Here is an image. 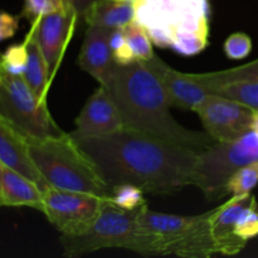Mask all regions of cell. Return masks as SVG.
Masks as SVG:
<instances>
[{"mask_svg":"<svg viewBox=\"0 0 258 258\" xmlns=\"http://www.w3.org/2000/svg\"><path fill=\"white\" fill-rule=\"evenodd\" d=\"M72 138L111 190L130 183L145 193L170 194L196 185L199 151L190 148L128 127L97 138Z\"/></svg>","mask_w":258,"mask_h":258,"instance_id":"cell-1","label":"cell"},{"mask_svg":"<svg viewBox=\"0 0 258 258\" xmlns=\"http://www.w3.org/2000/svg\"><path fill=\"white\" fill-rule=\"evenodd\" d=\"M105 86L116 103L125 127L165 139L171 143L203 151L216 143L207 133L189 130L170 112V101L159 78L144 64H113Z\"/></svg>","mask_w":258,"mask_h":258,"instance_id":"cell-2","label":"cell"},{"mask_svg":"<svg viewBox=\"0 0 258 258\" xmlns=\"http://www.w3.org/2000/svg\"><path fill=\"white\" fill-rule=\"evenodd\" d=\"M211 7L208 0H141L135 20L153 44L171 48L184 57L199 54L208 45Z\"/></svg>","mask_w":258,"mask_h":258,"instance_id":"cell-3","label":"cell"},{"mask_svg":"<svg viewBox=\"0 0 258 258\" xmlns=\"http://www.w3.org/2000/svg\"><path fill=\"white\" fill-rule=\"evenodd\" d=\"M211 214L212 211L199 216H175L153 212L148 206L144 207L128 251L144 256H213L217 252L209 227Z\"/></svg>","mask_w":258,"mask_h":258,"instance_id":"cell-4","label":"cell"},{"mask_svg":"<svg viewBox=\"0 0 258 258\" xmlns=\"http://www.w3.org/2000/svg\"><path fill=\"white\" fill-rule=\"evenodd\" d=\"M29 154L52 188L111 198V189L92 159L71 134L45 139H27Z\"/></svg>","mask_w":258,"mask_h":258,"instance_id":"cell-5","label":"cell"},{"mask_svg":"<svg viewBox=\"0 0 258 258\" xmlns=\"http://www.w3.org/2000/svg\"><path fill=\"white\" fill-rule=\"evenodd\" d=\"M0 115L25 139H45L64 134L52 117L47 100L38 97L22 76L4 71L0 82Z\"/></svg>","mask_w":258,"mask_h":258,"instance_id":"cell-6","label":"cell"},{"mask_svg":"<svg viewBox=\"0 0 258 258\" xmlns=\"http://www.w3.org/2000/svg\"><path fill=\"white\" fill-rule=\"evenodd\" d=\"M258 161V136L248 131L233 141H216L199 153L196 186L208 201H218L227 196L226 184L229 176L247 164Z\"/></svg>","mask_w":258,"mask_h":258,"instance_id":"cell-7","label":"cell"},{"mask_svg":"<svg viewBox=\"0 0 258 258\" xmlns=\"http://www.w3.org/2000/svg\"><path fill=\"white\" fill-rule=\"evenodd\" d=\"M144 207L126 211L107 199L96 221L85 233L60 234L63 254L76 257L105 248L128 249L135 238L139 216Z\"/></svg>","mask_w":258,"mask_h":258,"instance_id":"cell-8","label":"cell"},{"mask_svg":"<svg viewBox=\"0 0 258 258\" xmlns=\"http://www.w3.org/2000/svg\"><path fill=\"white\" fill-rule=\"evenodd\" d=\"M43 214L55 229L60 234L76 236L92 226L107 199L48 186L43 190Z\"/></svg>","mask_w":258,"mask_h":258,"instance_id":"cell-9","label":"cell"},{"mask_svg":"<svg viewBox=\"0 0 258 258\" xmlns=\"http://www.w3.org/2000/svg\"><path fill=\"white\" fill-rule=\"evenodd\" d=\"M194 112L216 141H233L252 130L254 110L222 96L209 95Z\"/></svg>","mask_w":258,"mask_h":258,"instance_id":"cell-10","label":"cell"},{"mask_svg":"<svg viewBox=\"0 0 258 258\" xmlns=\"http://www.w3.org/2000/svg\"><path fill=\"white\" fill-rule=\"evenodd\" d=\"M80 15L75 8L67 4L62 9L44 15L30 24V32L34 35L49 70L50 81L54 78L62 62L68 42L72 38Z\"/></svg>","mask_w":258,"mask_h":258,"instance_id":"cell-11","label":"cell"},{"mask_svg":"<svg viewBox=\"0 0 258 258\" xmlns=\"http://www.w3.org/2000/svg\"><path fill=\"white\" fill-rule=\"evenodd\" d=\"M144 64L159 78L171 107L196 111V108L211 95L208 88L193 77V73H183L174 70L156 54L150 59L144 60Z\"/></svg>","mask_w":258,"mask_h":258,"instance_id":"cell-12","label":"cell"},{"mask_svg":"<svg viewBox=\"0 0 258 258\" xmlns=\"http://www.w3.org/2000/svg\"><path fill=\"white\" fill-rule=\"evenodd\" d=\"M75 122L77 128L71 134L81 138L105 136L125 127L117 106L102 85L88 97Z\"/></svg>","mask_w":258,"mask_h":258,"instance_id":"cell-13","label":"cell"},{"mask_svg":"<svg viewBox=\"0 0 258 258\" xmlns=\"http://www.w3.org/2000/svg\"><path fill=\"white\" fill-rule=\"evenodd\" d=\"M257 204L251 193L246 196H232L231 199L212 211L209 227L217 253L237 254L246 246V242L236 236V223L244 209Z\"/></svg>","mask_w":258,"mask_h":258,"instance_id":"cell-14","label":"cell"},{"mask_svg":"<svg viewBox=\"0 0 258 258\" xmlns=\"http://www.w3.org/2000/svg\"><path fill=\"white\" fill-rule=\"evenodd\" d=\"M0 161L3 165L29 178L42 190L49 186L30 158L27 139L19 131L15 130L2 115H0Z\"/></svg>","mask_w":258,"mask_h":258,"instance_id":"cell-15","label":"cell"},{"mask_svg":"<svg viewBox=\"0 0 258 258\" xmlns=\"http://www.w3.org/2000/svg\"><path fill=\"white\" fill-rule=\"evenodd\" d=\"M111 32L112 30L98 25H88L78 55L81 70L92 76L98 83L103 82L115 64L110 45Z\"/></svg>","mask_w":258,"mask_h":258,"instance_id":"cell-16","label":"cell"},{"mask_svg":"<svg viewBox=\"0 0 258 258\" xmlns=\"http://www.w3.org/2000/svg\"><path fill=\"white\" fill-rule=\"evenodd\" d=\"M2 180L4 207H29L43 213V190L34 181L5 165Z\"/></svg>","mask_w":258,"mask_h":258,"instance_id":"cell-17","label":"cell"},{"mask_svg":"<svg viewBox=\"0 0 258 258\" xmlns=\"http://www.w3.org/2000/svg\"><path fill=\"white\" fill-rule=\"evenodd\" d=\"M136 18V5L116 0H97L86 12L82 19L88 25H98L106 29L123 28Z\"/></svg>","mask_w":258,"mask_h":258,"instance_id":"cell-18","label":"cell"},{"mask_svg":"<svg viewBox=\"0 0 258 258\" xmlns=\"http://www.w3.org/2000/svg\"><path fill=\"white\" fill-rule=\"evenodd\" d=\"M28 44V62L22 77L29 86L30 90L42 100H47L48 87L50 85V76L45 58L35 40L33 33L28 32L25 37Z\"/></svg>","mask_w":258,"mask_h":258,"instance_id":"cell-19","label":"cell"},{"mask_svg":"<svg viewBox=\"0 0 258 258\" xmlns=\"http://www.w3.org/2000/svg\"><path fill=\"white\" fill-rule=\"evenodd\" d=\"M193 77L204 87L208 88V91L213 87H219L228 83L243 82V81L258 82V59L231 70L209 73H193Z\"/></svg>","mask_w":258,"mask_h":258,"instance_id":"cell-20","label":"cell"},{"mask_svg":"<svg viewBox=\"0 0 258 258\" xmlns=\"http://www.w3.org/2000/svg\"><path fill=\"white\" fill-rule=\"evenodd\" d=\"M209 93L236 101L254 111L258 110V82L243 81V82L228 83V85L211 88Z\"/></svg>","mask_w":258,"mask_h":258,"instance_id":"cell-21","label":"cell"},{"mask_svg":"<svg viewBox=\"0 0 258 258\" xmlns=\"http://www.w3.org/2000/svg\"><path fill=\"white\" fill-rule=\"evenodd\" d=\"M122 29L126 42H127L130 49L133 50L136 60L144 62V60L150 59L155 54L153 50V42H151L146 29L140 23L134 20V22L125 25Z\"/></svg>","mask_w":258,"mask_h":258,"instance_id":"cell-22","label":"cell"},{"mask_svg":"<svg viewBox=\"0 0 258 258\" xmlns=\"http://www.w3.org/2000/svg\"><path fill=\"white\" fill-rule=\"evenodd\" d=\"M258 184V161L237 169L226 184L227 196H246Z\"/></svg>","mask_w":258,"mask_h":258,"instance_id":"cell-23","label":"cell"},{"mask_svg":"<svg viewBox=\"0 0 258 258\" xmlns=\"http://www.w3.org/2000/svg\"><path fill=\"white\" fill-rule=\"evenodd\" d=\"M144 193L145 191L143 189L134 184H118V185L113 186L111 190V202L115 206L126 209V211H134V209L146 206Z\"/></svg>","mask_w":258,"mask_h":258,"instance_id":"cell-24","label":"cell"},{"mask_svg":"<svg viewBox=\"0 0 258 258\" xmlns=\"http://www.w3.org/2000/svg\"><path fill=\"white\" fill-rule=\"evenodd\" d=\"M2 68L4 72L13 76H23L28 62L27 40L13 44L2 54Z\"/></svg>","mask_w":258,"mask_h":258,"instance_id":"cell-25","label":"cell"},{"mask_svg":"<svg viewBox=\"0 0 258 258\" xmlns=\"http://www.w3.org/2000/svg\"><path fill=\"white\" fill-rule=\"evenodd\" d=\"M67 4L66 0H24L22 17L27 18L32 24L44 15L62 9Z\"/></svg>","mask_w":258,"mask_h":258,"instance_id":"cell-26","label":"cell"},{"mask_svg":"<svg viewBox=\"0 0 258 258\" xmlns=\"http://www.w3.org/2000/svg\"><path fill=\"white\" fill-rule=\"evenodd\" d=\"M110 45L111 50H112L113 60H115L116 64L126 66L131 64L134 62H138L133 50L130 49L127 42H126L122 28H117V29H113L111 32Z\"/></svg>","mask_w":258,"mask_h":258,"instance_id":"cell-27","label":"cell"},{"mask_svg":"<svg viewBox=\"0 0 258 258\" xmlns=\"http://www.w3.org/2000/svg\"><path fill=\"white\" fill-rule=\"evenodd\" d=\"M251 50L252 40L246 33H233L224 42V53L229 59H243Z\"/></svg>","mask_w":258,"mask_h":258,"instance_id":"cell-28","label":"cell"},{"mask_svg":"<svg viewBox=\"0 0 258 258\" xmlns=\"http://www.w3.org/2000/svg\"><path fill=\"white\" fill-rule=\"evenodd\" d=\"M19 28V17L0 12V42L14 37Z\"/></svg>","mask_w":258,"mask_h":258,"instance_id":"cell-29","label":"cell"},{"mask_svg":"<svg viewBox=\"0 0 258 258\" xmlns=\"http://www.w3.org/2000/svg\"><path fill=\"white\" fill-rule=\"evenodd\" d=\"M66 2H67L71 7L75 8V10L77 12V14L80 15V18H83L86 12H87L97 0H66Z\"/></svg>","mask_w":258,"mask_h":258,"instance_id":"cell-30","label":"cell"},{"mask_svg":"<svg viewBox=\"0 0 258 258\" xmlns=\"http://www.w3.org/2000/svg\"><path fill=\"white\" fill-rule=\"evenodd\" d=\"M3 163L0 161V207H4V202H3V180H2V175H3Z\"/></svg>","mask_w":258,"mask_h":258,"instance_id":"cell-31","label":"cell"},{"mask_svg":"<svg viewBox=\"0 0 258 258\" xmlns=\"http://www.w3.org/2000/svg\"><path fill=\"white\" fill-rule=\"evenodd\" d=\"M252 130L256 133V135L258 136V110L254 111L253 115V122H252Z\"/></svg>","mask_w":258,"mask_h":258,"instance_id":"cell-32","label":"cell"},{"mask_svg":"<svg viewBox=\"0 0 258 258\" xmlns=\"http://www.w3.org/2000/svg\"><path fill=\"white\" fill-rule=\"evenodd\" d=\"M116 2H122V3H131V4H138L141 0H116Z\"/></svg>","mask_w":258,"mask_h":258,"instance_id":"cell-33","label":"cell"},{"mask_svg":"<svg viewBox=\"0 0 258 258\" xmlns=\"http://www.w3.org/2000/svg\"><path fill=\"white\" fill-rule=\"evenodd\" d=\"M0 59H2V54H0ZM3 77V68H2V60H0V82H2Z\"/></svg>","mask_w":258,"mask_h":258,"instance_id":"cell-34","label":"cell"}]
</instances>
